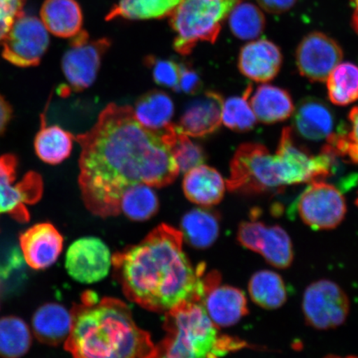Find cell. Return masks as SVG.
Segmentation results:
<instances>
[{"instance_id": "cell-1", "label": "cell", "mask_w": 358, "mask_h": 358, "mask_svg": "<svg viewBox=\"0 0 358 358\" xmlns=\"http://www.w3.org/2000/svg\"><path fill=\"white\" fill-rule=\"evenodd\" d=\"M176 124L161 132L138 122L132 107L110 103L94 127L78 134L79 185L87 208L102 218L120 213L125 190L137 185L164 187L178 178L172 154Z\"/></svg>"}, {"instance_id": "cell-2", "label": "cell", "mask_w": 358, "mask_h": 358, "mask_svg": "<svg viewBox=\"0 0 358 358\" xmlns=\"http://www.w3.org/2000/svg\"><path fill=\"white\" fill-rule=\"evenodd\" d=\"M112 266L125 296L147 310L166 315L204 297L205 265H192L183 250L181 231L167 224L115 253Z\"/></svg>"}, {"instance_id": "cell-3", "label": "cell", "mask_w": 358, "mask_h": 358, "mask_svg": "<svg viewBox=\"0 0 358 358\" xmlns=\"http://www.w3.org/2000/svg\"><path fill=\"white\" fill-rule=\"evenodd\" d=\"M73 322L65 349L73 358H145L155 348L127 303L114 298L83 295L71 310Z\"/></svg>"}, {"instance_id": "cell-4", "label": "cell", "mask_w": 358, "mask_h": 358, "mask_svg": "<svg viewBox=\"0 0 358 358\" xmlns=\"http://www.w3.org/2000/svg\"><path fill=\"white\" fill-rule=\"evenodd\" d=\"M201 303H187L165 315L166 336L145 358H222L243 346L222 336Z\"/></svg>"}, {"instance_id": "cell-5", "label": "cell", "mask_w": 358, "mask_h": 358, "mask_svg": "<svg viewBox=\"0 0 358 358\" xmlns=\"http://www.w3.org/2000/svg\"><path fill=\"white\" fill-rule=\"evenodd\" d=\"M243 0H182L171 15L176 37L173 48L187 56L199 42L214 43L222 30V22Z\"/></svg>"}, {"instance_id": "cell-6", "label": "cell", "mask_w": 358, "mask_h": 358, "mask_svg": "<svg viewBox=\"0 0 358 358\" xmlns=\"http://www.w3.org/2000/svg\"><path fill=\"white\" fill-rule=\"evenodd\" d=\"M226 186L228 191L250 195L279 191L284 187L275 155L258 143H245L237 149L231 161Z\"/></svg>"}, {"instance_id": "cell-7", "label": "cell", "mask_w": 358, "mask_h": 358, "mask_svg": "<svg viewBox=\"0 0 358 358\" xmlns=\"http://www.w3.org/2000/svg\"><path fill=\"white\" fill-rule=\"evenodd\" d=\"M295 201L299 217L313 230H331L343 221L347 213L345 199L335 186L315 181Z\"/></svg>"}, {"instance_id": "cell-8", "label": "cell", "mask_w": 358, "mask_h": 358, "mask_svg": "<svg viewBox=\"0 0 358 358\" xmlns=\"http://www.w3.org/2000/svg\"><path fill=\"white\" fill-rule=\"evenodd\" d=\"M302 310L308 325L316 329L328 330L345 323L350 302L338 285L320 280L313 282L304 291Z\"/></svg>"}, {"instance_id": "cell-9", "label": "cell", "mask_w": 358, "mask_h": 358, "mask_svg": "<svg viewBox=\"0 0 358 358\" xmlns=\"http://www.w3.org/2000/svg\"><path fill=\"white\" fill-rule=\"evenodd\" d=\"M110 46V39H91L86 31L74 36L62 61V71L71 90L82 92L92 86Z\"/></svg>"}, {"instance_id": "cell-10", "label": "cell", "mask_w": 358, "mask_h": 358, "mask_svg": "<svg viewBox=\"0 0 358 358\" xmlns=\"http://www.w3.org/2000/svg\"><path fill=\"white\" fill-rule=\"evenodd\" d=\"M2 43L3 57L11 64L22 67L37 66L47 51L49 37L42 21L22 13Z\"/></svg>"}, {"instance_id": "cell-11", "label": "cell", "mask_w": 358, "mask_h": 358, "mask_svg": "<svg viewBox=\"0 0 358 358\" xmlns=\"http://www.w3.org/2000/svg\"><path fill=\"white\" fill-rule=\"evenodd\" d=\"M237 240L245 249L261 254L275 268H286L293 262L292 241L280 226H267L256 221L243 222L240 224Z\"/></svg>"}, {"instance_id": "cell-12", "label": "cell", "mask_w": 358, "mask_h": 358, "mask_svg": "<svg viewBox=\"0 0 358 358\" xmlns=\"http://www.w3.org/2000/svg\"><path fill=\"white\" fill-rule=\"evenodd\" d=\"M112 257L108 245L101 239L83 237L67 250L65 266L76 281L87 285L97 283L108 275Z\"/></svg>"}, {"instance_id": "cell-13", "label": "cell", "mask_w": 358, "mask_h": 358, "mask_svg": "<svg viewBox=\"0 0 358 358\" xmlns=\"http://www.w3.org/2000/svg\"><path fill=\"white\" fill-rule=\"evenodd\" d=\"M340 45L329 35L313 32L299 43L295 55L299 73L313 83H324L342 62Z\"/></svg>"}, {"instance_id": "cell-14", "label": "cell", "mask_w": 358, "mask_h": 358, "mask_svg": "<svg viewBox=\"0 0 358 358\" xmlns=\"http://www.w3.org/2000/svg\"><path fill=\"white\" fill-rule=\"evenodd\" d=\"M16 160L11 155L0 157V213L10 214L20 222L29 218L26 204L35 203L41 196L43 185L37 174L15 183Z\"/></svg>"}, {"instance_id": "cell-15", "label": "cell", "mask_w": 358, "mask_h": 358, "mask_svg": "<svg viewBox=\"0 0 358 358\" xmlns=\"http://www.w3.org/2000/svg\"><path fill=\"white\" fill-rule=\"evenodd\" d=\"M22 257L34 270H45L55 264L64 249V237L51 223L36 224L20 238Z\"/></svg>"}, {"instance_id": "cell-16", "label": "cell", "mask_w": 358, "mask_h": 358, "mask_svg": "<svg viewBox=\"0 0 358 358\" xmlns=\"http://www.w3.org/2000/svg\"><path fill=\"white\" fill-rule=\"evenodd\" d=\"M182 112L176 129L187 136L199 138L217 131L222 123L223 98L220 93L207 91L196 96Z\"/></svg>"}, {"instance_id": "cell-17", "label": "cell", "mask_w": 358, "mask_h": 358, "mask_svg": "<svg viewBox=\"0 0 358 358\" xmlns=\"http://www.w3.org/2000/svg\"><path fill=\"white\" fill-rule=\"evenodd\" d=\"M201 303L217 328L234 326L249 313L248 299L243 291L220 283L206 291Z\"/></svg>"}, {"instance_id": "cell-18", "label": "cell", "mask_w": 358, "mask_h": 358, "mask_svg": "<svg viewBox=\"0 0 358 358\" xmlns=\"http://www.w3.org/2000/svg\"><path fill=\"white\" fill-rule=\"evenodd\" d=\"M282 62L283 56L276 44L267 39H258L241 49L238 67L245 78L266 83L278 75Z\"/></svg>"}, {"instance_id": "cell-19", "label": "cell", "mask_w": 358, "mask_h": 358, "mask_svg": "<svg viewBox=\"0 0 358 358\" xmlns=\"http://www.w3.org/2000/svg\"><path fill=\"white\" fill-rule=\"evenodd\" d=\"M227 186L217 170L201 164L185 173L182 189L192 203L210 208L221 203Z\"/></svg>"}, {"instance_id": "cell-20", "label": "cell", "mask_w": 358, "mask_h": 358, "mask_svg": "<svg viewBox=\"0 0 358 358\" xmlns=\"http://www.w3.org/2000/svg\"><path fill=\"white\" fill-rule=\"evenodd\" d=\"M73 322V313L62 304L45 303L35 311L33 316L34 334L39 342L57 346L69 338Z\"/></svg>"}, {"instance_id": "cell-21", "label": "cell", "mask_w": 358, "mask_h": 358, "mask_svg": "<svg viewBox=\"0 0 358 358\" xmlns=\"http://www.w3.org/2000/svg\"><path fill=\"white\" fill-rule=\"evenodd\" d=\"M294 124L298 133L306 140L320 141L334 133V117L323 101L307 98L299 103L295 110Z\"/></svg>"}, {"instance_id": "cell-22", "label": "cell", "mask_w": 358, "mask_h": 358, "mask_svg": "<svg viewBox=\"0 0 358 358\" xmlns=\"http://www.w3.org/2000/svg\"><path fill=\"white\" fill-rule=\"evenodd\" d=\"M255 115L264 124H275L290 117L294 106L290 94L283 88L263 84L250 98Z\"/></svg>"}, {"instance_id": "cell-23", "label": "cell", "mask_w": 358, "mask_h": 358, "mask_svg": "<svg viewBox=\"0 0 358 358\" xmlns=\"http://www.w3.org/2000/svg\"><path fill=\"white\" fill-rule=\"evenodd\" d=\"M41 17L45 28L57 37L73 38L82 31L83 11L76 0H46Z\"/></svg>"}, {"instance_id": "cell-24", "label": "cell", "mask_w": 358, "mask_h": 358, "mask_svg": "<svg viewBox=\"0 0 358 358\" xmlns=\"http://www.w3.org/2000/svg\"><path fill=\"white\" fill-rule=\"evenodd\" d=\"M134 113L143 127L157 132L171 124L174 114L173 102L168 94L154 90L138 98Z\"/></svg>"}, {"instance_id": "cell-25", "label": "cell", "mask_w": 358, "mask_h": 358, "mask_svg": "<svg viewBox=\"0 0 358 358\" xmlns=\"http://www.w3.org/2000/svg\"><path fill=\"white\" fill-rule=\"evenodd\" d=\"M183 241L198 249L213 245L220 234V223L216 213L206 208H195L182 218Z\"/></svg>"}, {"instance_id": "cell-26", "label": "cell", "mask_w": 358, "mask_h": 358, "mask_svg": "<svg viewBox=\"0 0 358 358\" xmlns=\"http://www.w3.org/2000/svg\"><path fill=\"white\" fill-rule=\"evenodd\" d=\"M250 299L266 310H277L287 301V290L282 277L276 272L259 271L252 276L248 284Z\"/></svg>"}, {"instance_id": "cell-27", "label": "cell", "mask_w": 358, "mask_h": 358, "mask_svg": "<svg viewBox=\"0 0 358 358\" xmlns=\"http://www.w3.org/2000/svg\"><path fill=\"white\" fill-rule=\"evenodd\" d=\"M182 0H120L106 17L116 19L146 20L163 19L172 15Z\"/></svg>"}, {"instance_id": "cell-28", "label": "cell", "mask_w": 358, "mask_h": 358, "mask_svg": "<svg viewBox=\"0 0 358 358\" xmlns=\"http://www.w3.org/2000/svg\"><path fill=\"white\" fill-rule=\"evenodd\" d=\"M74 136L57 125H43L36 136L34 147L40 159L49 164H58L69 158Z\"/></svg>"}, {"instance_id": "cell-29", "label": "cell", "mask_w": 358, "mask_h": 358, "mask_svg": "<svg viewBox=\"0 0 358 358\" xmlns=\"http://www.w3.org/2000/svg\"><path fill=\"white\" fill-rule=\"evenodd\" d=\"M32 334L28 324L16 316L0 319V357L20 358L32 345Z\"/></svg>"}, {"instance_id": "cell-30", "label": "cell", "mask_w": 358, "mask_h": 358, "mask_svg": "<svg viewBox=\"0 0 358 358\" xmlns=\"http://www.w3.org/2000/svg\"><path fill=\"white\" fill-rule=\"evenodd\" d=\"M329 100L344 106L358 100V66L351 62L339 64L327 79Z\"/></svg>"}, {"instance_id": "cell-31", "label": "cell", "mask_w": 358, "mask_h": 358, "mask_svg": "<svg viewBox=\"0 0 358 358\" xmlns=\"http://www.w3.org/2000/svg\"><path fill=\"white\" fill-rule=\"evenodd\" d=\"M120 207V213L131 220L144 222L158 213L159 201L151 187L137 185L124 191Z\"/></svg>"}, {"instance_id": "cell-32", "label": "cell", "mask_w": 358, "mask_h": 358, "mask_svg": "<svg viewBox=\"0 0 358 358\" xmlns=\"http://www.w3.org/2000/svg\"><path fill=\"white\" fill-rule=\"evenodd\" d=\"M228 17L231 33L241 40L256 39L266 28L261 8L250 2H240Z\"/></svg>"}, {"instance_id": "cell-33", "label": "cell", "mask_w": 358, "mask_h": 358, "mask_svg": "<svg viewBox=\"0 0 358 358\" xmlns=\"http://www.w3.org/2000/svg\"><path fill=\"white\" fill-rule=\"evenodd\" d=\"M252 86L245 89L241 96L228 98L223 103L222 123L236 132L245 133L256 127L257 119L250 105Z\"/></svg>"}, {"instance_id": "cell-34", "label": "cell", "mask_w": 358, "mask_h": 358, "mask_svg": "<svg viewBox=\"0 0 358 358\" xmlns=\"http://www.w3.org/2000/svg\"><path fill=\"white\" fill-rule=\"evenodd\" d=\"M348 120L350 131L338 129L327 141L346 163L358 164V106L350 111Z\"/></svg>"}, {"instance_id": "cell-35", "label": "cell", "mask_w": 358, "mask_h": 358, "mask_svg": "<svg viewBox=\"0 0 358 358\" xmlns=\"http://www.w3.org/2000/svg\"><path fill=\"white\" fill-rule=\"evenodd\" d=\"M177 131L176 140L171 146L172 154L179 172L186 173L189 170L203 164L206 154L203 148L189 140V136L178 129Z\"/></svg>"}, {"instance_id": "cell-36", "label": "cell", "mask_w": 358, "mask_h": 358, "mask_svg": "<svg viewBox=\"0 0 358 358\" xmlns=\"http://www.w3.org/2000/svg\"><path fill=\"white\" fill-rule=\"evenodd\" d=\"M145 62L157 84L176 91L180 77V64L173 60L161 59L154 56L147 57Z\"/></svg>"}, {"instance_id": "cell-37", "label": "cell", "mask_w": 358, "mask_h": 358, "mask_svg": "<svg viewBox=\"0 0 358 358\" xmlns=\"http://www.w3.org/2000/svg\"><path fill=\"white\" fill-rule=\"evenodd\" d=\"M24 0H0V41L6 37L17 17L22 15Z\"/></svg>"}, {"instance_id": "cell-38", "label": "cell", "mask_w": 358, "mask_h": 358, "mask_svg": "<svg viewBox=\"0 0 358 358\" xmlns=\"http://www.w3.org/2000/svg\"><path fill=\"white\" fill-rule=\"evenodd\" d=\"M203 90V82L196 71L187 64H180V77H179L177 92L186 95L198 96Z\"/></svg>"}, {"instance_id": "cell-39", "label": "cell", "mask_w": 358, "mask_h": 358, "mask_svg": "<svg viewBox=\"0 0 358 358\" xmlns=\"http://www.w3.org/2000/svg\"><path fill=\"white\" fill-rule=\"evenodd\" d=\"M264 10L273 15H280L294 7L297 0H257Z\"/></svg>"}, {"instance_id": "cell-40", "label": "cell", "mask_w": 358, "mask_h": 358, "mask_svg": "<svg viewBox=\"0 0 358 358\" xmlns=\"http://www.w3.org/2000/svg\"><path fill=\"white\" fill-rule=\"evenodd\" d=\"M11 116V109L8 103L0 96V134L4 131Z\"/></svg>"}, {"instance_id": "cell-41", "label": "cell", "mask_w": 358, "mask_h": 358, "mask_svg": "<svg viewBox=\"0 0 358 358\" xmlns=\"http://www.w3.org/2000/svg\"><path fill=\"white\" fill-rule=\"evenodd\" d=\"M353 8L352 17V26L355 32L358 34V0H351Z\"/></svg>"}, {"instance_id": "cell-42", "label": "cell", "mask_w": 358, "mask_h": 358, "mask_svg": "<svg viewBox=\"0 0 358 358\" xmlns=\"http://www.w3.org/2000/svg\"><path fill=\"white\" fill-rule=\"evenodd\" d=\"M324 358H358L357 357H352V356H349V357H340V356H335V355H330V356H328V357H326Z\"/></svg>"}, {"instance_id": "cell-43", "label": "cell", "mask_w": 358, "mask_h": 358, "mask_svg": "<svg viewBox=\"0 0 358 358\" xmlns=\"http://www.w3.org/2000/svg\"><path fill=\"white\" fill-rule=\"evenodd\" d=\"M356 203H357V207H358V196H357V201H356Z\"/></svg>"}]
</instances>
